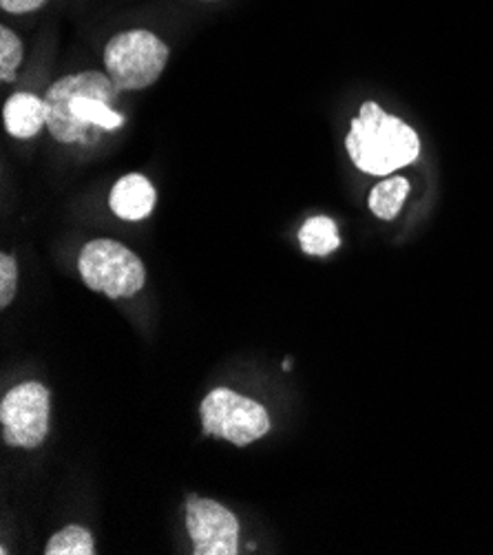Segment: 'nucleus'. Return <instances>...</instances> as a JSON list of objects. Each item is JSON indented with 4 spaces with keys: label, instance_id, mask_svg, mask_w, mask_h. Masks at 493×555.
Masks as SVG:
<instances>
[{
    "label": "nucleus",
    "instance_id": "obj_9",
    "mask_svg": "<svg viewBox=\"0 0 493 555\" xmlns=\"http://www.w3.org/2000/svg\"><path fill=\"white\" fill-rule=\"evenodd\" d=\"M5 129L12 138L29 140L47 127V102L34 93H14L3 108Z\"/></svg>",
    "mask_w": 493,
    "mask_h": 555
},
{
    "label": "nucleus",
    "instance_id": "obj_13",
    "mask_svg": "<svg viewBox=\"0 0 493 555\" xmlns=\"http://www.w3.org/2000/svg\"><path fill=\"white\" fill-rule=\"evenodd\" d=\"M23 55H25V49L21 38L10 27L0 29V80L12 82L16 78V72L23 63Z\"/></svg>",
    "mask_w": 493,
    "mask_h": 555
},
{
    "label": "nucleus",
    "instance_id": "obj_4",
    "mask_svg": "<svg viewBox=\"0 0 493 555\" xmlns=\"http://www.w3.org/2000/svg\"><path fill=\"white\" fill-rule=\"evenodd\" d=\"M169 63V47L146 29L122 31L104 47V67L118 91L155 85Z\"/></svg>",
    "mask_w": 493,
    "mask_h": 555
},
{
    "label": "nucleus",
    "instance_id": "obj_5",
    "mask_svg": "<svg viewBox=\"0 0 493 555\" xmlns=\"http://www.w3.org/2000/svg\"><path fill=\"white\" fill-rule=\"evenodd\" d=\"M199 416L206 436L224 438L237 448H246L270 431L265 408L229 387H217L208 392L199 405Z\"/></svg>",
    "mask_w": 493,
    "mask_h": 555
},
{
    "label": "nucleus",
    "instance_id": "obj_6",
    "mask_svg": "<svg viewBox=\"0 0 493 555\" xmlns=\"http://www.w3.org/2000/svg\"><path fill=\"white\" fill-rule=\"evenodd\" d=\"M51 392L42 383L27 380L5 395L0 403V425L3 438L12 448L36 450L49 434Z\"/></svg>",
    "mask_w": 493,
    "mask_h": 555
},
{
    "label": "nucleus",
    "instance_id": "obj_7",
    "mask_svg": "<svg viewBox=\"0 0 493 555\" xmlns=\"http://www.w3.org/2000/svg\"><path fill=\"white\" fill-rule=\"evenodd\" d=\"M186 531L195 555H237L239 520L210 498L191 495L186 501Z\"/></svg>",
    "mask_w": 493,
    "mask_h": 555
},
{
    "label": "nucleus",
    "instance_id": "obj_8",
    "mask_svg": "<svg viewBox=\"0 0 493 555\" xmlns=\"http://www.w3.org/2000/svg\"><path fill=\"white\" fill-rule=\"evenodd\" d=\"M157 204V193L151 180H146L140 173H129L120 178L112 195H108V206H112L114 215L125 221H142L146 219Z\"/></svg>",
    "mask_w": 493,
    "mask_h": 555
},
{
    "label": "nucleus",
    "instance_id": "obj_10",
    "mask_svg": "<svg viewBox=\"0 0 493 555\" xmlns=\"http://www.w3.org/2000/svg\"><path fill=\"white\" fill-rule=\"evenodd\" d=\"M299 244L306 255L327 257L341 246L337 221L325 215H314L306 219V224L299 231Z\"/></svg>",
    "mask_w": 493,
    "mask_h": 555
},
{
    "label": "nucleus",
    "instance_id": "obj_15",
    "mask_svg": "<svg viewBox=\"0 0 493 555\" xmlns=\"http://www.w3.org/2000/svg\"><path fill=\"white\" fill-rule=\"evenodd\" d=\"M47 0H0V8L8 14H31L40 10Z\"/></svg>",
    "mask_w": 493,
    "mask_h": 555
},
{
    "label": "nucleus",
    "instance_id": "obj_12",
    "mask_svg": "<svg viewBox=\"0 0 493 555\" xmlns=\"http://www.w3.org/2000/svg\"><path fill=\"white\" fill-rule=\"evenodd\" d=\"M47 555H93L95 544L89 529L80 525H69L53 533L44 546Z\"/></svg>",
    "mask_w": 493,
    "mask_h": 555
},
{
    "label": "nucleus",
    "instance_id": "obj_2",
    "mask_svg": "<svg viewBox=\"0 0 493 555\" xmlns=\"http://www.w3.org/2000/svg\"><path fill=\"white\" fill-rule=\"evenodd\" d=\"M346 149L359 171L386 178L420 155V140L407 122L386 114L376 102H365L350 122Z\"/></svg>",
    "mask_w": 493,
    "mask_h": 555
},
{
    "label": "nucleus",
    "instance_id": "obj_1",
    "mask_svg": "<svg viewBox=\"0 0 493 555\" xmlns=\"http://www.w3.org/2000/svg\"><path fill=\"white\" fill-rule=\"evenodd\" d=\"M118 87L108 74L80 72L53 82L44 95L47 129L63 144L85 142L89 131H116L125 118L114 111Z\"/></svg>",
    "mask_w": 493,
    "mask_h": 555
},
{
    "label": "nucleus",
    "instance_id": "obj_3",
    "mask_svg": "<svg viewBox=\"0 0 493 555\" xmlns=\"http://www.w3.org/2000/svg\"><path fill=\"white\" fill-rule=\"evenodd\" d=\"M78 270L89 291L108 299H129L144 288L146 268L142 259L116 240H93L78 257Z\"/></svg>",
    "mask_w": 493,
    "mask_h": 555
},
{
    "label": "nucleus",
    "instance_id": "obj_11",
    "mask_svg": "<svg viewBox=\"0 0 493 555\" xmlns=\"http://www.w3.org/2000/svg\"><path fill=\"white\" fill-rule=\"evenodd\" d=\"M410 195V180L405 178H390V180H382L380 184H376L372 191H369V210L378 217V219H394L405 199Z\"/></svg>",
    "mask_w": 493,
    "mask_h": 555
},
{
    "label": "nucleus",
    "instance_id": "obj_14",
    "mask_svg": "<svg viewBox=\"0 0 493 555\" xmlns=\"http://www.w3.org/2000/svg\"><path fill=\"white\" fill-rule=\"evenodd\" d=\"M18 263L10 253L0 255V308H8L16 297Z\"/></svg>",
    "mask_w": 493,
    "mask_h": 555
}]
</instances>
